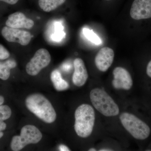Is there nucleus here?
<instances>
[{"label": "nucleus", "instance_id": "obj_1", "mask_svg": "<svg viewBox=\"0 0 151 151\" xmlns=\"http://www.w3.org/2000/svg\"><path fill=\"white\" fill-rule=\"evenodd\" d=\"M25 105L30 112L45 123L51 124L56 120L57 115L54 108L42 94H30L26 99Z\"/></svg>", "mask_w": 151, "mask_h": 151}, {"label": "nucleus", "instance_id": "obj_2", "mask_svg": "<svg viewBox=\"0 0 151 151\" xmlns=\"http://www.w3.org/2000/svg\"><path fill=\"white\" fill-rule=\"evenodd\" d=\"M74 130L78 137L86 138L92 134L95 122V112L88 104L80 105L75 112Z\"/></svg>", "mask_w": 151, "mask_h": 151}, {"label": "nucleus", "instance_id": "obj_3", "mask_svg": "<svg viewBox=\"0 0 151 151\" xmlns=\"http://www.w3.org/2000/svg\"><path fill=\"white\" fill-rule=\"evenodd\" d=\"M89 97L94 108L103 116L111 117L119 115V106L105 90L94 88L90 92Z\"/></svg>", "mask_w": 151, "mask_h": 151}, {"label": "nucleus", "instance_id": "obj_4", "mask_svg": "<svg viewBox=\"0 0 151 151\" xmlns=\"http://www.w3.org/2000/svg\"><path fill=\"white\" fill-rule=\"evenodd\" d=\"M120 120L124 128L137 139H146L150 134L148 125L132 113H122Z\"/></svg>", "mask_w": 151, "mask_h": 151}, {"label": "nucleus", "instance_id": "obj_5", "mask_svg": "<svg viewBox=\"0 0 151 151\" xmlns=\"http://www.w3.org/2000/svg\"><path fill=\"white\" fill-rule=\"evenodd\" d=\"M42 135L38 128L33 125H26L22 128L20 136L13 137L11 143L12 150L19 151L29 144H35L41 140Z\"/></svg>", "mask_w": 151, "mask_h": 151}, {"label": "nucleus", "instance_id": "obj_6", "mask_svg": "<svg viewBox=\"0 0 151 151\" xmlns=\"http://www.w3.org/2000/svg\"><path fill=\"white\" fill-rule=\"evenodd\" d=\"M50 61L51 56L48 50L46 49H40L27 64V73L32 76L37 75L43 68L48 66Z\"/></svg>", "mask_w": 151, "mask_h": 151}, {"label": "nucleus", "instance_id": "obj_7", "mask_svg": "<svg viewBox=\"0 0 151 151\" xmlns=\"http://www.w3.org/2000/svg\"><path fill=\"white\" fill-rule=\"evenodd\" d=\"M1 34L5 39L9 42H16L22 46H26L31 40V34L20 29L4 27L2 29Z\"/></svg>", "mask_w": 151, "mask_h": 151}, {"label": "nucleus", "instance_id": "obj_8", "mask_svg": "<svg viewBox=\"0 0 151 151\" xmlns=\"http://www.w3.org/2000/svg\"><path fill=\"white\" fill-rule=\"evenodd\" d=\"M113 79L112 84L115 89L129 90L133 82L129 72L122 67H116L113 70Z\"/></svg>", "mask_w": 151, "mask_h": 151}, {"label": "nucleus", "instance_id": "obj_9", "mask_svg": "<svg viewBox=\"0 0 151 151\" xmlns=\"http://www.w3.org/2000/svg\"><path fill=\"white\" fill-rule=\"evenodd\" d=\"M130 16L135 20L151 18V0H134L130 10Z\"/></svg>", "mask_w": 151, "mask_h": 151}, {"label": "nucleus", "instance_id": "obj_10", "mask_svg": "<svg viewBox=\"0 0 151 151\" xmlns=\"http://www.w3.org/2000/svg\"><path fill=\"white\" fill-rule=\"evenodd\" d=\"M114 58V52L112 49L104 47L99 50L94 60L95 65L98 70L105 72L111 67Z\"/></svg>", "mask_w": 151, "mask_h": 151}, {"label": "nucleus", "instance_id": "obj_11", "mask_svg": "<svg viewBox=\"0 0 151 151\" xmlns=\"http://www.w3.org/2000/svg\"><path fill=\"white\" fill-rule=\"evenodd\" d=\"M5 24L8 27L16 29H30L34 25L33 20L27 18L24 14L19 12L9 15Z\"/></svg>", "mask_w": 151, "mask_h": 151}, {"label": "nucleus", "instance_id": "obj_12", "mask_svg": "<svg viewBox=\"0 0 151 151\" xmlns=\"http://www.w3.org/2000/svg\"><path fill=\"white\" fill-rule=\"evenodd\" d=\"M74 71L72 81L74 85L82 86L86 83L88 77V73L83 60L80 58L74 60L73 62Z\"/></svg>", "mask_w": 151, "mask_h": 151}, {"label": "nucleus", "instance_id": "obj_13", "mask_svg": "<svg viewBox=\"0 0 151 151\" xmlns=\"http://www.w3.org/2000/svg\"><path fill=\"white\" fill-rule=\"evenodd\" d=\"M50 79L54 88L57 91H64L69 87V84L62 78L61 73L58 70H55L52 72Z\"/></svg>", "mask_w": 151, "mask_h": 151}, {"label": "nucleus", "instance_id": "obj_14", "mask_svg": "<svg viewBox=\"0 0 151 151\" xmlns=\"http://www.w3.org/2000/svg\"><path fill=\"white\" fill-rule=\"evenodd\" d=\"M66 0H39L40 7L44 12H49L56 9L65 2Z\"/></svg>", "mask_w": 151, "mask_h": 151}, {"label": "nucleus", "instance_id": "obj_15", "mask_svg": "<svg viewBox=\"0 0 151 151\" xmlns=\"http://www.w3.org/2000/svg\"><path fill=\"white\" fill-rule=\"evenodd\" d=\"M83 33H84V36L88 40L94 44L96 45H99L102 43V41L98 36L94 32L89 29L84 28L83 29Z\"/></svg>", "mask_w": 151, "mask_h": 151}, {"label": "nucleus", "instance_id": "obj_16", "mask_svg": "<svg viewBox=\"0 0 151 151\" xmlns=\"http://www.w3.org/2000/svg\"><path fill=\"white\" fill-rule=\"evenodd\" d=\"M63 30V27L62 24L57 22L55 24V32L52 36V40L55 41L61 40L65 35Z\"/></svg>", "mask_w": 151, "mask_h": 151}, {"label": "nucleus", "instance_id": "obj_17", "mask_svg": "<svg viewBox=\"0 0 151 151\" xmlns=\"http://www.w3.org/2000/svg\"><path fill=\"white\" fill-rule=\"evenodd\" d=\"M12 115V110L7 105H0V121L9 119Z\"/></svg>", "mask_w": 151, "mask_h": 151}, {"label": "nucleus", "instance_id": "obj_18", "mask_svg": "<svg viewBox=\"0 0 151 151\" xmlns=\"http://www.w3.org/2000/svg\"><path fill=\"white\" fill-rule=\"evenodd\" d=\"M11 69L8 67L5 63H0V79L6 80L10 76Z\"/></svg>", "mask_w": 151, "mask_h": 151}, {"label": "nucleus", "instance_id": "obj_19", "mask_svg": "<svg viewBox=\"0 0 151 151\" xmlns=\"http://www.w3.org/2000/svg\"><path fill=\"white\" fill-rule=\"evenodd\" d=\"M9 52L3 45L0 44V60H4L9 57Z\"/></svg>", "mask_w": 151, "mask_h": 151}, {"label": "nucleus", "instance_id": "obj_20", "mask_svg": "<svg viewBox=\"0 0 151 151\" xmlns=\"http://www.w3.org/2000/svg\"><path fill=\"white\" fill-rule=\"evenodd\" d=\"M6 65H7L8 67L10 69L14 68L16 67L17 63L15 60H13L10 59L6 60V62H4Z\"/></svg>", "mask_w": 151, "mask_h": 151}, {"label": "nucleus", "instance_id": "obj_21", "mask_svg": "<svg viewBox=\"0 0 151 151\" xmlns=\"http://www.w3.org/2000/svg\"><path fill=\"white\" fill-rule=\"evenodd\" d=\"M71 68H72V66H71V64L68 63H64L62 66L63 70H65V71H68L70 70L71 69Z\"/></svg>", "mask_w": 151, "mask_h": 151}, {"label": "nucleus", "instance_id": "obj_22", "mask_svg": "<svg viewBox=\"0 0 151 151\" xmlns=\"http://www.w3.org/2000/svg\"><path fill=\"white\" fill-rule=\"evenodd\" d=\"M146 72H147V75L151 78V60L150 61L147 65Z\"/></svg>", "mask_w": 151, "mask_h": 151}, {"label": "nucleus", "instance_id": "obj_23", "mask_svg": "<svg viewBox=\"0 0 151 151\" xmlns=\"http://www.w3.org/2000/svg\"><path fill=\"white\" fill-rule=\"evenodd\" d=\"M4 2L9 4L14 5L19 0H0Z\"/></svg>", "mask_w": 151, "mask_h": 151}, {"label": "nucleus", "instance_id": "obj_24", "mask_svg": "<svg viewBox=\"0 0 151 151\" xmlns=\"http://www.w3.org/2000/svg\"><path fill=\"white\" fill-rule=\"evenodd\" d=\"M59 150L60 151H70V149L68 148L67 146L65 145H60L59 147Z\"/></svg>", "mask_w": 151, "mask_h": 151}, {"label": "nucleus", "instance_id": "obj_25", "mask_svg": "<svg viewBox=\"0 0 151 151\" xmlns=\"http://www.w3.org/2000/svg\"><path fill=\"white\" fill-rule=\"evenodd\" d=\"M6 128V125L4 121H0V132L4 130Z\"/></svg>", "mask_w": 151, "mask_h": 151}, {"label": "nucleus", "instance_id": "obj_26", "mask_svg": "<svg viewBox=\"0 0 151 151\" xmlns=\"http://www.w3.org/2000/svg\"><path fill=\"white\" fill-rule=\"evenodd\" d=\"M4 101V97L2 96H0V105H2Z\"/></svg>", "mask_w": 151, "mask_h": 151}, {"label": "nucleus", "instance_id": "obj_27", "mask_svg": "<svg viewBox=\"0 0 151 151\" xmlns=\"http://www.w3.org/2000/svg\"><path fill=\"white\" fill-rule=\"evenodd\" d=\"M3 135H4V133H3V132H0V139L2 137Z\"/></svg>", "mask_w": 151, "mask_h": 151}, {"label": "nucleus", "instance_id": "obj_28", "mask_svg": "<svg viewBox=\"0 0 151 151\" xmlns=\"http://www.w3.org/2000/svg\"><path fill=\"white\" fill-rule=\"evenodd\" d=\"M100 151H112L111 150H108V149H103V150H100Z\"/></svg>", "mask_w": 151, "mask_h": 151}, {"label": "nucleus", "instance_id": "obj_29", "mask_svg": "<svg viewBox=\"0 0 151 151\" xmlns=\"http://www.w3.org/2000/svg\"><path fill=\"white\" fill-rule=\"evenodd\" d=\"M89 151H96V150H95V149H94V148H91V149H89Z\"/></svg>", "mask_w": 151, "mask_h": 151}, {"label": "nucleus", "instance_id": "obj_30", "mask_svg": "<svg viewBox=\"0 0 151 151\" xmlns=\"http://www.w3.org/2000/svg\"><path fill=\"white\" fill-rule=\"evenodd\" d=\"M106 1H110V0H106Z\"/></svg>", "mask_w": 151, "mask_h": 151}]
</instances>
